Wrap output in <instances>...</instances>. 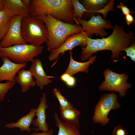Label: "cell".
I'll list each match as a JSON object with an SVG mask.
<instances>
[{
  "label": "cell",
  "instance_id": "28",
  "mask_svg": "<svg viewBox=\"0 0 135 135\" xmlns=\"http://www.w3.org/2000/svg\"><path fill=\"white\" fill-rule=\"evenodd\" d=\"M117 7L120 9L122 12V14L125 16L128 14L134 13L133 11H130L127 6L121 2H120L119 4L118 5Z\"/></svg>",
  "mask_w": 135,
  "mask_h": 135
},
{
  "label": "cell",
  "instance_id": "14",
  "mask_svg": "<svg viewBox=\"0 0 135 135\" xmlns=\"http://www.w3.org/2000/svg\"><path fill=\"white\" fill-rule=\"evenodd\" d=\"M4 8L9 11L12 16H30V8L26 6L22 0H2Z\"/></svg>",
  "mask_w": 135,
  "mask_h": 135
},
{
  "label": "cell",
  "instance_id": "10",
  "mask_svg": "<svg viewBox=\"0 0 135 135\" xmlns=\"http://www.w3.org/2000/svg\"><path fill=\"white\" fill-rule=\"evenodd\" d=\"M23 16L22 15L12 17L9 28L0 42V46L4 48L15 44H26L22 34L21 26Z\"/></svg>",
  "mask_w": 135,
  "mask_h": 135
},
{
  "label": "cell",
  "instance_id": "23",
  "mask_svg": "<svg viewBox=\"0 0 135 135\" xmlns=\"http://www.w3.org/2000/svg\"><path fill=\"white\" fill-rule=\"evenodd\" d=\"M52 92L54 96L58 101L59 107L64 108H72L74 107L73 104L64 97L61 93L60 90L56 88L53 89Z\"/></svg>",
  "mask_w": 135,
  "mask_h": 135
},
{
  "label": "cell",
  "instance_id": "33",
  "mask_svg": "<svg viewBox=\"0 0 135 135\" xmlns=\"http://www.w3.org/2000/svg\"><path fill=\"white\" fill-rule=\"evenodd\" d=\"M24 4L30 8V0H22Z\"/></svg>",
  "mask_w": 135,
  "mask_h": 135
},
{
  "label": "cell",
  "instance_id": "5",
  "mask_svg": "<svg viewBox=\"0 0 135 135\" xmlns=\"http://www.w3.org/2000/svg\"><path fill=\"white\" fill-rule=\"evenodd\" d=\"M43 46H36L31 44H15L7 48L0 46V58L6 57L14 62L22 64L32 62L34 58L41 54Z\"/></svg>",
  "mask_w": 135,
  "mask_h": 135
},
{
  "label": "cell",
  "instance_id": "21",
  "mask_svg": "<svg viewBox=\"0 0 135 135\" xmlns=\"http://www.w3.org/2000/svg\"><path fill=\"white\" fill-rule=\"evenodd\" d=\"M85 9L91 15L102 8L108 2L107 0H82L80 1Z\"/></svg>",
  "mask_w": 135,
  "mask_h": 135
},
{
  "label": "cell",
  "instance_id": "27",
  "mask_svg": "<svg viewBox=\"0 0 135 135\" xmlns=\"http://www.w3.org/2000/svg\"><path fill=\"white\" fill-rule=\"evenodd\" d=\"M112 135H128V131L122 126L118 125L115 126L112 133Z\"/></svg>",
  "mask_w": 135,
  "mask_h": 135
},
{
  "label": "cell",
  "instance_id": "18",
  "mask_svg": "<svg viewBox=\"0 0 135 135\" xmlns=\"http://www.w3.org/2000/svg\"><path fill=\"white\" fill-rule=\"evenodd\" d=\"M59 109L60 118L61 120L66 123L74 125L80 128L79 117L81 113L78 109L74 107L69 108L59 107Z\"/></svg>",
  "mask_w": 135,
  "mask_h": 135
},
{
  "label": "cell",
  "instance_id": "20",
  "mask_svg": "<svg viewBox=\"0 0 135 135\" xmlns=\"http://www.w3.org/2000/svg\"><path fill=\"white\" fill-rule=\"evenodd\" d=\"M12 17L7 9L0 11V42L9 28Z\"/></svg>",
  "mask_w": 135,
  "mask_h": 135
},
{
  "label": "cell",
  "instance_id": "6",
  "mask_svg": "<svg viewBox=\"0 0 135 135\" xmlns=\"http://www.w3.org/2000/svg\"><path fill=\"white\" fill-rule=\"evenodd\" d=\"M121 106L117 95L114 92L102 94L95 107L92 118L93 122L105 126L110 121L108 116L110 112L118 109Z\"/></svg>",
  "mask_w": 135,
  "mask_h": 135
},
{
  "label": "cell",
  "instance_id": "13",
  "mask_svg": "<svg viewBox=\"0 0 135 135\" xmlns=\"http://www.w3.org/2000/svg\"><path fill=\"white\" fill-rule=\"evenodd\" d=\"M29 70L36 79V84L40 90L43 89L44 86L52 82L44 70L42 62L40 59L34 60L32 62Z\"/></svg>",
  "mask_w": 135,
  "mask_h": 135
},
{
  "label": "cell",
  "instance_id": "35",
  "mask_svg": "<svg viewBox=\"0 0 135 135\" xmlns=\"http://www.w3.org/2000/svg\"></svg>",
  "mask_w": 135,
  "mask_h": 135
},
{
  "label": "cell",
  "instance_id": "2",
  "mask_svg": "<svg viewBox=\"0 0 135 135\" xmlns=\"http://www.w3.org/2000/svg\"><path fill=\"white\" fill-rule=\"evenodd\" d=\"M71 0H30V16L50 14L55 18L72 24L75 22Z\"/></svg>",
  "mask_w": 135,
  "mask_h": 135
},
{
  "label": "cell",
  "instance_id": "32",
  "mask_svg": "<svg viewBox=\"0 0 135 135\" xmlns=\"http://www.w3.org/2000/svg\"><path fill=\"white\" fill-rule=\"evenodd\" d=\"M70 76L68 74L64 72L61 76L60 77V80L65 83Z\"/></svg>",
  "mask_w": 135,
  "mask_h": 135
},
{
  "label": "cell",
  "instance_id": "17",
  "mask_svg": "<svg viewBox=\"0 0 135 135\" xmlns=\"http://www.w3.org/2000/svg\"><path fill=\"white\" fill-rule=\"evenodd\" d=\"M18 74L15 81L20 86L22 92H27L31 87L34 86L36 84L32 73L29 70L21 69Z\"/></svg>",
  "mask_w": 135,
  "mask_h": 135
},
{
  "label": "cell",
  "instance_id": "1",
  "mask_svg": "<svg viewBox=\"0 0 135 135\" xmlns=\"http://www.w3.org/2000/svg\"><path fill=\"white\" fill-rule=\"evenodd\" d=\"M135 39L134 34L132 31H124V27L116 24L112 34L106 38L93 39L88 37L87 45L82 48L81 52V59L85 61L97 52L107 50L112 52V60L118 58L121 52L131 45Z\"/></svg>",
  "mask_w": 135,
  "mask_h": 135
},
{
  "label": "cell",
  "instance_id": "26",
  "mask_svg": "<svg viewBox=\"0 0 135 135\" xmlns=\"http://www.w3.org/2000/svg\"><path fill=\"white\" fill-rule=\"evenodd\" d=\"M123 50L126 52L127 56H129L132 60L135 62V44L134 42H132V45L125 48Z\"/></svg>",
  "mask_w": 135,
  "mask_h": 135
},
{
  "label": "cell",
  "instance_id": "19",
  "mask_svg": "<svg viewBox=\"0 0 135 135\" xmlns=\"http://www.w3.org/2000/svg\"><path fill=\"white\" fill-rule=\"evenodd\" d=\"M54 118L56 126L58 128L57 135H81L80 128L63 121L59 118L56 112Z\"/></svg>",
  "mask_w": 135,
  "mask_h": 135
},
{
  "label": "cell",
  "instance_id": "15",
  "mask_svg": "<svg viewBox=\"0 0 135 135\" xmlns=\"http://www.w3.org/2000/svg\"><path fill=\"white\" fill-rule=\"evenodd\" d=\"M70 61L67 69L65 73L68 74L70 76H72L80 72H83L88 73V68L90 65L95 61L96 56H92L87 62H80L75 60L72 57V50L69 51Z\"/></svg>",
  "mask_w": 135,
  "mask_h": 135
},
{
  "label": "cell",
  "instance_id": "11",
  "mask_svg": "<svg viewBox=\"0 0 135 135\" xmlns=\"http://www.w3.org/2000/svg\"><path fill=\"white\" fill-rule=\"evenodd\" d=\"M1 58L3 64L0 67V82L6 80L15 82V78L16 74L20 70L26 66V63H16L6 56Z\"/></svg>",
  "mask_w": 135,
  "mask_h": 135
},
{
  "label": "cell",
  "instance_id": "34",
  "mask_svg": "<svg viewBox=\"0 0 135 135\" xmlns=\"http://www.w3.org/2000/svg\"><path fill=\"white\" fill-rule=\"evenodd\" d=\"M4 9V6L2 2V0H0V11Z\"/></svg>",
  "mask_w": 135,
  "mask_h": 135
},
{
  "label": "cell",
  "instance_id": "12",
  "mask_svg": "<svg viewBox=\"0 0 135 135\" xmlns=\"http://www.w3.org/2000/svg\"><path fill=\"white\" fill-rule=\"evenodd\" d=\"M40 102L38 108L36 109L35 116L36 118L33 119L32 124L36 128H32L36 132L41 130L46 132L49 129L48 125L46 122V112L48 107L46 104V94L44 93L40 99Z\"/></svg>",
  "mask_w": 135,
  "mask_h": 135
},
{
  "label": "cell",
  "instance_id": "24",
  "mask_svg": "<svg viewBox=\"0 0 135 135\" xmlns=\"http://www.w3.org/2000/svg\"><path fill=\"white\" fill-rule=\"evenodd\" d=\"M15 83L9 82L4 83H0V102L5 100L6 94L14 86Z\"/></svg>",
  "mask_w": 135,
  "mask_h": 135
},
{
  "label": "cell",
  "instance_id": "31",
  "mask_svg": "<svg viewBox=\"0 0 135 135\" xmlns=\"http://www.w3.org/2000/svg\"><path fill=\"white\" fill-rule=\"evenodd\" d=\"M54 130L52 129H49L48 131L46 132H33L29 135H53Z\"/></svg>",
  "mask_w": 135,
  "mask_h": 135
},
{
  "label": "cell",
  "instance_id": "16",
  "mask_svg": "<svg viewBox=\"0 0 135 135\" xmlns=\"http://www.w3.org/2000/svg\"><path fill=\"white\" fill-rule=\"evenodd\" d=\"M36 109L35 108H32L28 114L21 117L16 122L6 124L5 127L10 128H18L21 131L30 132L32 128L30 127L35 116Z\"/></svg>",
  "mask_w": 135,
  "mask_h": 135
},
{
  "label": "cell",
  "instance_id": "25",
  "mask_svg": "<svg viewBox=\"0 0 135 135\" xmlns=\"http://www.w3.org/2000/svg\"><path fill=\"white\" fill-rule=\"evenodd\" d=\"M114 0H110L102 8L96 12V13H100L102 14L104 19L106 20L108 12L110 11H114Z\"/></svg>",
  "mask_w": 135,
  "mask_h": 135
},
{
  "label": "cell",
  "instance_id": "4",
  "mask_svg": "<svg viewBox=\"0 0 135 135\" xmlns=\"http://www.w3.org/2000/svg\"><path fill=\"white\" fill-rule=\"evenodd\" d=\"M21 31L22 38L26 44L40 46L48 40L46 26L41 19L30 16L23 17Z\"/></svg>",
  "mask_w": 135,
  "mask_h": 135
},
{
  "label": "cell",
  "instance_id": "22",
  "mask_svg": "<svg viewBox=\"0 0 135 135\" xmlns=\"http://www.w3.org/2000/svg\"><path fill=\"white\" fill-rule=\"evenodd\" d=\"M73 8V16L75 19H81L84 13H87L83 5L78 0H71Z\"/></svg>",
  "mask_w": 135,
  "mask_h": 135
},
{
  "label": "cell",
  "instance_id": "8",
  "mask_svg": "<svg viewBox=\"0 0 135 135\" xmlns=\"http://www.w3.org/2000/svg\"><path fill=\"white\" fill-rule=\"evenodd\" d=\"M92 36L88 32L82 31L78 34H74L68 36L63 43L58 48L51 52L48 56L49 60L52 62L56 60L60 55H63L68 50H72L80 46L82 48L85 47L88 37L91 38Z\"/></svg>",
  "mask_w": 135,
  "mask_h": 135
},
{
  "label": "cell",
  "instance_id": "3",
  "mask_svg": "<svg viewBox=\"0 0 135 135\" xmlns=\"http://www.w3.org/2000/svg\"><path fill=\"white\" fill-rule=\"evenodd\" d=\"M37 18L42 20L47 26L48 36L46 43L47 50L50 52L59 47L70 35L78 34L82 31V27L80 25L62 22L55 18L50 14Z\"/></svg>",
  "mask_w": 135,
  "mask_h": 135
},
{
  "label": "cell",
  "instance_id": "7",
  "mask_svg": "<svg viewBox=\"0 0 135 135\" xmlns=\"http://www.w3.org/2000/svg\"><path fill=\"white\" fill-rule=\"evenodd\" d=\"M103 74L105 80L99 87L100 91L116 92L122 98L126 95L131 86L127 81L128 78V75L115 73L109 68L105 70Z\"/></svg>",
  "mask_w": 135,
  "mask_h": 135
},
{
  "label": "cell",
  "instance_id": "9",
  "mask_svg": "<svg viewBox=\"0 0 135 135\" xmlns=\"http://www.w3.org/2000/svg\"><path fill=\"white\" fill-rule=\"evenodd\" d=\"M74 20L76 24L82 25V31L88 32L92 36L95 34L104 37L108 34L105 29H113L114 28L110 20L103 18L99 14L96 16H92L88 20L82 18Z\"/></svg>",
  "mask_w": 135,
  "mask_h": 135
},
{
  "label": "cell",
  "instance_id": "29",
  "mask_svg": "<svg viewBox=\"0 0 135 135\" xmlns=\"http://www.w3.org/2000/svg\"><path fill=\"white\" fill-rule=\"evenodd\" d=\"M76 83V80L75 78L72 76H71L65 83L68 86L72 87L75 86Z\"/></svg>",
  "mask_w": 135,
  "mask_h": 135
},
{
  "label": "cell",
  "instance_id": "30",
  "mask_svg": "<svg viewBox=\"0 0 135 135\" xmlns=\"http://www.w3.org/2000/svg\"><path fill=\"white\" fill-rule=\"evenodd\" d=\"M124 19L128 25H129L130 24L134 23L135 22L133 17L130 14L126 15Z\"/></svg>",
  "mask_w": 135,
  "mask_h": 135
}]
</instances>
